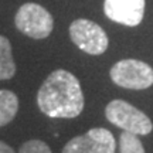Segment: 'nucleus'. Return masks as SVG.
Returning <instances> with one entry per match:
<instances>
[{
    "mask_svg": "<svg viewBox=\"0 0 153 153\" xmlns=\"http://www.w3.org/2000/svg\"><path fill=\"white\" fill-rule=\"evenodd\" d=\"M104 13L118 24L136 27L145 16V0H105Z\"/></svg>",
    "mask_w": 153,
    "mask_h": 153,
    "instance_id": "nucleus-7",
    "label": "nucleus"
},
{
    "mask_svg": "<svg viewBox=\"0 0 153 153\" xmlns=\"http://www.w3.org/2000/svg\"><path fill=\"white\" fill-rule=\"evenodd\" d=\"M37 105L48 118H76L85 105L78 78L67 70L53 71L38 89Z\"/></svg>",
    "mask_w": 153,
    "mask_h": 153,
    "instance_id": "nucleus-1",
    "label": "nucleus"
},
{
    "mask_svg": "<svg viewBox=\"0 0 153 153\" xmlns=\"http://www.w3.org/2000/svg\"><path fill=\"white\" fill-rule=\"evenodd\" d=\"M19 111V98L13 91L0 89V128L9 125Z\"/></svg>",
    "mask_w": 153,
    "mask_h": 153,
    "instance_id": "nucleus-8",
    "label": "nucleus"
},
{
    "mask_svg": "<svg viewBox=\"0 0 153 153\" xmlns=\"http://www.w3.org/2000/svg\"><path fill=\"white\" fill-rule=\"evenodd\" d=\"M16 74V62L11 54V44L9 38L0 36V81L10 79Z\"/></svg>",
    "mask_w": 153,
    "mask_h": 153,
    "instance_id": "nucleus-9",
    "label": "nucleus"
},
{
    "mask_svg": "<svg viewBox=\"0 0 153 153\" xmlns=\"http://www.w3.org/2000/svg\"><path fill=\"white\" fill-rule=\"evenodd\" d=\"M62 153H115V137L105 128H92L68 140Z\"/></svg>",
    "mask_w": 153,
    "mask_h": 153,
    "instance_id": "nucleus-6",
    "label": "nucleus"
},
{
    "mask_svg": "<svg viewBox=\"0 0 153 153\" xmlns=\"http://www.w3.org/2000/svg\"><path fill=\"white\" fill-rule=\"evenodd\" d=\"M14 24L19 31L34 40L47 38L54 28V19L38 3H24L17 10Z\"/></svg>",
    "mask_w": 153,
    "mask_h": 153,
    "instance_id": "nucleus-3",
    "label": "nucleus"
},
{
    "mask_svg": "<svg viewBox=\"0 0 153 153\" xmlns=\"http://www.w3.org/2000/svg\"><path fill=\"white\" fill-rule=\"evenodd\" d=\"M0 153H16V152H14V149L11 146H9L7 143L0 140Z\"/></svg>",
    "mask_w": 153,
    "mask_h": 153,
    "instance_id": "nucleus-12",
    "label": "nucleus"
},
{
    "mask_svg": "<svg viewBox=\"0 0 153 153\" xmlns=\"http://www.w3.org/2000/svg\"><path fill=\"white\" fill-rule=\"evenodd\" d=\"M109 76L118 87L126 89H146L153 85V68L133 58L120 60L114 64Z\"/></svg>",
    "mask_w": 153,
    "mask_h": 153,
    "instance_id": "nucleus-4",
    "label": "nucleus"
},
{
    "mask_svg": "<svg viewBox=\"0 0 153 153\" xmlns=\"http://www.w3.org/2000/svg\"><path fill=\"white\" fill-rule=\"evenodd\" d=\"M105 116L112 125L137 136L148 135L153 129V123L148 115L123 99L111 101L105 108Z\"/></svg>",
    "mask_w": 153,
    "mask_h": 153,
    "instance_id": "nucleus-2",
    "label": "nucleus"
},
{
    "mask_svg": "<svg viewBox=\"0 0 153 153\" xmlns=\"http://www.w3.org/2000/svg\"><path fill=\"white\" fill-rule=\"evenodd\" d=\"M70 37L78 48L89 55L104 54L109 45V38L105 30L88 19H76L71 23Z\"/></svg>",
    "mask_w": 153,
    "mask_h": 153,
    "instance_id": "nucleus-5",
    "label": "nucleus"
},
{
    "mask_svg": "<svg viewBox=\"0 0 153 153\" xmlns=\"http://www.w3.org/2000/svg\"><path fill=\"white\" fill-rule=\"evenodd\" d=\"M119 152L120 153H146L140 139L137 135L131 132H122L119 137Z\"/></svg>",
    "mask_w": 153,
    "mask_h": 153,
    "instance_id": "nucleus-10",
    "label": "nucleus"
},
{
    "mask_svg": "<svg viewBox=\"0 0 153 153\" xmlns=\"http://www.w3.org/2000/svg\"><path fill=\"white\" fill-rule=\"evenodd\" d=\"M19 153H53L50 146L40 139H31L23 143Z\"/></svg>",
    "mask_w": 153,
    "mask_h": 153,
    "instance_id": "nucleus-11",
    "label": "nucleus"
}]
</instances>
